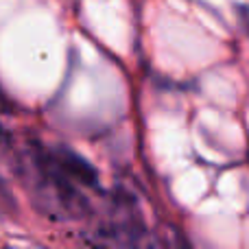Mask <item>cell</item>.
I'll return each instance as SVG.
<instances>
[{
	"label": "cell",
	"mask_w": 249,
	"mask_h": 249,
	"mask_svg": "<svg viewBox=\"0 0 249 249\" xmlns=\"http://www.w3.org/2000/svg\"><path fill=\"white\" fill-rule=\"evenodd\" d=\"M16 210H18L16 197H13L9 184L2 179V175H0V216H13Z\"/></svg>",
	"instance_id": "obj_3"
},
{
	"label": "cell",
	"mask_w": 249,
	"mask_h": 249,
	"mask_svg": "<svg viewBox=\"0 0 249 249\" xmlns=\"http://www.w3.org/2000/svg\"><path fill=\"white\" fill-rule=\"evenodd\" d=\"M86 243L90 249H149L142 245V230L133 203L118 195L107 212L88 230Z\"/></svg>",
	"instance_id": "obj_2"
},
{
	"label": "cell",
	"mask_w": 249,
	"mask_h": 249,
	"mask_svg": "<svg viewBox=\"0 0 249 249\" xmlns=\"http://www.w3.org/2000/svg\"><path fill=\"white\" fill-rule=\"evenodd\" d=\"M16 177L29 201L51 221H81L92 214L88 195L99 190V173L66 146L31 142L16 153Z\"/></svg>",
	"instance_id": "obj_1"
},
{
	"label": "cell",
	"mask_w": 249,
	"mask_h": 249,
	"mask_svg": "<svg viewBox=\"0 0 249 249\" xmlns=\"http://www.w3.org/2000/svg\"><path fill=\"white\" fill-rule=\"evenodd\" d=\"M9 142H11V136H9V131L0 124V146H7Z\"/></svg>",
	"instance_id": "obj_4"
},
{
	"label": "cell",
	"mask_w": 249,
	"mask_h": 249,
	"mask_svg": "<svg viewBox=\"0 0 249 249\" xmlns=\"http://www.w3.org/2000/svg\"><path fill=\"white\" fill-rule=\"evenodd\" d=\"M0 109H2V112H9V109H11V107H9V99L4 96L2 90H0Z\"/></svg>",
	"instance_id": "obj_5"
}]
</instances>
